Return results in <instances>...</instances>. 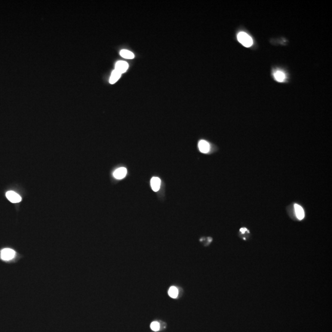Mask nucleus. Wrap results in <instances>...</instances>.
I'll use <instances>...</instances> for the list:
<instances>
[{"label":"nucleus","mask_w":332,"mask_h":332,"mask_svg":"<svg viewBox=\"0 0 332 332\" xmlns=\"http://www.w3.org/2000/svg\"><path fill=\"white\" fill-rule=\"evenodd\" d=\"M237 40L239 42L246 48H249L253 45V39L247 33L241 32L237 35Z\"/></svg>","instance_id":"f257e3e1"},{"label":"nucleus","mask_w":332,"mask_h":332,"mask_svg":"<svg viewBox=\"0 0 332 332\" xmlns=\"http://www.w3.org/2000/svg\"><path fill=\"white\" fill-rule=\"evenodd\" d=\"M15 252L11 248H5L1 252V257L5 261L12 260L15 256Z\"/></svg>","instance_id":"f03ea898"},{"label":"nucleus","mask_w":332,"mask_h":332,"mask_svg":"<svg viewBox=\"0 0 332 332\" xmlns=\"http://www.w3.org/2000/svg\"><path fill=\"white\" fill-rule=\"evenodd\" d=\"M129 68V65L125 61H118L115 65V70L121 74L125 73Z\"/></svg>","instance_id":"7ed1b4c3"},{"label":"nucleus","mask_w":332,"mask_h":332,"mask_svg":"<svg viewBox=\"0 0 332 332\" xmlns=\"http://www.w3.org/2000/svg\"><path fill=\"white\" fill-rule=\"evenodd\" d=\"M6 198H8V199L12 203H17V202H20L22 200L21 197H20L16 193H15L14 191H9L7 192L6 194Z\"/></svg>","instance_id":"20e7f679"},{"label":"nucleus","mask_w":332,"mask_h":332,"mask_svg":"<svg viewBox=\"0 0 332 332\" xmlns=\"http://www.w3.org/2000/svg\"><path fill=\"white\" fill-rule=\"evenodd\" d=\"M127 172L128 171L125 168H120L114 172L113 176L118 180H121L126 177Z\"/></svg>","instance_id":"39448f33"},{"label":"nucleus","mask_w":332,"mask_h":332,"mask_svg":"<svg viewBox=\"0 0 332 332\" xmlns=\"http://www.w3.org/2000/svg\"><path fill=\"white\" fill-rule=\"evenodd\" d=\"M198 147L201 153H207L209 151L210 144L205 140H201L198 143Z\"/></svg>","instance_id":"423d86ee"},{"label":"nucleus","mask_w":332,"mask_h":332,"mask_svg":"<svg viewBox=\"0 0 332 332\" xmlns=\"http://www.w3.org/2000/svg\"><path fill=\"white\" fill-rule=\"evenodd\" d=\"M161 180L158 177H154L151 179V186L152 190L156 192L158 191L161 186Z\"/></svg>","instance_id":"0eeeda50"},{"label":"nucleus","mask_w":332,"mask_h":332,"mask_svg":"<svg viewBox=\"0 0 332 332\" xmlns=\"http://www.w3.org/2000/svg\"><path fill=\"white\" fill-rule=\"evenodd\" d=\"M294 209L297 218L300 220H303L304 218V212L302 207L297 204H295L294 205Z\"/></svg>","instance_id":"6e6552de"},{"label":"nucleus","mask_w":332,"mask_h":332,"mask_svg":"<svg viewBox=\"0 0 332 332\" xmlns=\"http://www.w3.org/2000/svg\"><path fill=\"white\" fill-rule=\"evenodd\" d=\"M121 76V74L118 72L117 70H115L112 71V73L111 75V77L110 78V83L111 85H113L115 84V82H116L120 78Z\"/></svg>","instance_id":"1a4fd4ad"},{"label":"nucleus","mask_w":332,"mask_h":332,"mask_svg":"<svg viewBox=\"0 0 332 332\" xmlns=\"http://www.w3.org/2000/svg\"><path fill=\"white\" fill-rule=\"evenodd\" d=\"M120 55L123 58L127 59H132L134 58V54L131 51L126 49L121 50L120 52Z\"/></svg>","instance_id":"9d476101"},{"label":"nucleus","mask_w":332,"mask_h":332,"mask_svg":"<svg viewBox=\"0 0 332 332\" xmlns=\"http://www.w3.org/2000/svg\"><path fill=\"white\" fill-rule=\"evenodd\" d=\"M274 76L275 79L278 82H283L285 79V74L281 71H277L274 73Z\"/></svg>","instance_id":"9b49d317"},{"label":"nucleus","mask_w":332,"mask_h":332,"mask_svg":"<svg viewBox=\"0 0 332 332\" xmlns=\"http://www.w3.org/2000/svg\"><path fill=\"white\" fill-rule=\"evenodd\" d=\"M178 289L175 287L173 286V287H171L169 288V292H168V294L171 298H176L178 296Z\"/></svg>","instance_id":"f8f14e48"},{"label":"nucleus","mask_w":332,"mask_h":332,"mask_svg":"<svg viewBox=\"0 0 332 332\" xmlns=\"http://www.w3.org/2000/svg\"><path fill=\"white\" fill-rule=\"evenodd\" d=\"M159 328H160V326H159V324L157 322H153L151 324V328L152 330L154 331H158L159 330Z\"/></svg>","instance_id":"ddd939ff"},{"label":"nucleus","mask_w":332,"mask_h":332,"mask_svg":"<svg viewBox=\"0 0 332 332\" xmlns=\"http://www.w3.org/2000/svg\"><path fill=\"white\" fill-rule=\"evenodd\" d=\"M247 231V230L246 229V228H241V232L242 233H245Z\"/></svg>","instance_id":"4468645a"}]
</instances>
